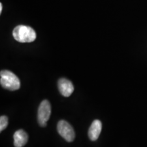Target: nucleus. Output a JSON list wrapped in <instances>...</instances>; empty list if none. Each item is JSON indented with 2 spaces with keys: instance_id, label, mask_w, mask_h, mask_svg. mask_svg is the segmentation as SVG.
Wrapping results in <instances>:
<instances>
[{
  "instance_id": "f257e3e1",
  "label": "nucleus",
  "mask_w": 147,
  "mask_h": 147,
  "mask_svg": "<svg viewBox=\"0 0 147 147\" xmlns=\"http://www.w3.org/2000/svg\"><path fill=\"white\" fill-rule=\"evenodd\" d=\"M12 36L16 41L21 43H29L36 39V33L34 29L25 25H18L14 29Z\"/></svg>"
},
{
  "instance_id": "f03ea898",
  "label": "nucleus",
  "mask_w": 147,
  "mask_h": 147,
  "mask_svg": "<svg viewBox=\"0 0 147 147\" xmlns=\"http://www.w3.org/2000/svg\"><path fill=\"white\" fill-rule=\"evenodd\" d=\"M0 83L1 87L10 91H16L21 87L19 78L8 70H2L0 73Z\"/></svg>"
},
{
  "instance_id": "7ed1b4c3",
  "label": "nucleus",
  "mask_w": 147,
  "mask_h": 147,
  "mask_svg": "<svg viewBox=\"0 0 147 147\" xmlns=\"http://www.w3.org/2000/svg\"><path fill=\"white\" fill-rule=\"evenodd\" d=\"M51 114L50 102L47 100H43L40 103L38 110V121L41 127H46Z\"/></svg>"
},
{
  "instance_id": "20e7f679",
  "label": "nucleus",
  "mask_w": 147,
  "mask_h": 147,
  "mask_svg": "<svg viewBox=\"0 0 147 147\" xmlns=\"http://www.w3.org/2000/svg\"><path fill=\"white\" fill-rule=\"evenodd\" d=\"M57 129L61 136L63 137L67 142H71L74 141L75 138V132L69 123L64 120H61L57 123Z\"/></svg>"
},
{
  "instance_id": "39448f33",
  "label": "nucleus",
  "mask_w": 147,
  "mask_h": 147,
  "mask_svg": "<svg viewBox=\"0 0 147 147\" xmlns=\"http://www.w3.org/2000/svg\"><path fill=\"white\" fill-rule=\"evenodd\" d=\"M58 88L61 94L64 97L70 96L74 90L73 84L71 83L70 80L64 78H60L59 80Z\"/></svg>"
},
{
  "instance_id": "423d86ee",
  "label": "nucleus",
  "mask_w": 147,
  "mask_h": 147,
  "mask_svg": "<svg viewBox=\"0 0 147 147\" xmlns=\"http://www.w3.org/2000/svg\"><path fill=\"white\" fill-rule=\"evenodd\" d=\"M102 129V124L100 120L93 121L89 129V132H88L89 139L92 141L97 140L100 136Z\"/></svg>"
},
{
  "instance_id": "0eeeda50",
  "label": "nucleus",
  "mask_w": 147,
  "mask_h": 147,
  "mask_svg": "<svg viewBox=\"0 0 147 147\" xmlns=\"http://www.w3.org/2000/svg\"><path fill=\"white\" fill-rule=\"evenodd\" d=\"M14 145L15 147H23L28 141V135L23 129L17 130L14 136Z\"/></svg>"
},
{
  "instance_id": "6e6552de",
  "label": "nucleus",
  "mask_w": 147,
  "mask_h": 147,
  "mask_svg": "<svg viewBox=\"0 0 147 147\" xmlns=\"http://www.w3.org/2000/svg\"><path fill=\"white\" fill-rule=\"evenodd\" d=\"M8 125V119L6 116L3 115L0 117V131H2Z\"/></svg>"
},
{
  "instance_id": "1a4fd4ad",
  "label": "nucleus",
  "mask_w": 147,
  "mask_h": 147,
  "mask_svg": "<svg viewBox=\"0 0 147 147\" xmlns=\"http://www.w3.org/2000/svg\"><path fill=\"white\" fill-rule=\"evenodd\" d=\"M2 8H3V5H2V3H0V13H1V12H2Z\"/></svg>"
}]
</instances>
